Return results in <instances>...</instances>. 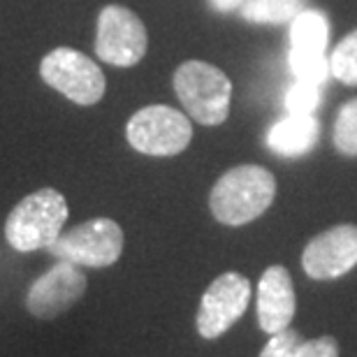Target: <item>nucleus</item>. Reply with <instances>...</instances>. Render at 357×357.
<instances>
[{"instance_id":"obj_1","label":"nucleus","mask_w":357,"mask_h":357,"mask_svg":"<svg viewBox=\"0 0 357 357\" xmlns=\"http://www.w3.org/2000/svg\"><path fill=\"white\" fill-rule=\"evenodd\" d=\"M276 195V178L260 165H239L227 169L209 195L211 213L223 225H246L262 216Z\"/></svg>"},{"instance_id":"obj_2","label":"nucleus","mask_w":357,"mask_h":357,"mask_svg":"<svg viewBox=\"0 0 357 357\" xmlns=\"http://www.w3.org/2000/svg\"><path fill=\"white\" fill-rule=\"evenodd\" d=\"M68 199L56 188H40L26 195L5 220V239L14 251L33 253L59 239L68 220Z\"/></svg>"},{"instance_id":"obj_3","label":"nucleus","mask_w":357,"mask_h":357,"mask_svg":"<svg viewBox=\"0 0 357 357\" xmlns=\"http://www.w3.org/2000/svg\"><path fill=\"white\" fill-rule=\"evenodd\" d=\"M174 91L185 112L202 126H220L230 114L232 84L223 70L204 61H185L174 73Z\"/></svg>"},{"instance_id":"obj_4","label":"nucleus","mask_w":357,"mask_h":357,"mask_svg":"<svg viewBox=\"0 0 357 357\" xmlns=\"http://www.w3.org/2000/svg\"><path fill=\"white\" fill-rule=\"evenodd\" d=\"M47 251L56 260L73 262L77 267H112L123 253V230L112 218H93L70 232H61Z\"/></svg>"},{"instance_id":"obj_5","label":"nucleus","mask_w":357,"mask_h":357,"mask_svg":"<svg viewBox=\"0 0 357 357\" xmlns=\"http://www.w3.org/2000/svg\"><path fill=\"white\" fill-rule=\"evenodd\" d=\"M42 82L63 93L70 102L91 107L105 96L107 82L98 63L86 54L70 47H59L49 52L40 63Z\"/></svg>"},{"instance_id":"obj_6","label":"nucleus","mask_w":357,"mask_h":357,"mask_svg":"<svg viewBox=\"0 0 357 357\" xmlns=\"http://www.w3.org/2000/svg\"><path fill=\"white\" fill-rule=\"evenodd\" d=\"M126 137L144 155H176L192 139V126L183 112L167 105H151L135 112L126 126Z\"/></svg>"},{"instance_id":"obj_7","label":"nucleus","mask_w":357,"mask_h":357,"mask_svg":"<svg viewBox=\"0 0 357 357\" xmlns=\"http://www.w3.org/2000/svg\"><path fill=\"white\" fill-rule=\"evenodd\" d=\"M149 33L142 19L128 7L107 5L98 17L96 54L116 68H132L144 59Z\"/></svg>"},{"instance_id":"obj_8","label":"nucleus","mask_w":357,"mask_h":357,"mask_svg":"<svg viewBox=\"0 0 357 357\" xmlns=\"http://www.w3.org/2000/svg\"><path fill=\"white\" fill-rule=\"evenodd\" d=\"M251 302V283L237 271L220 274L202 295L197 309V332L202 339H218L244 316Z\"/></svg>"},{"instance_id":"obj_9","label":"nucleus","mask_w":357,"mask_h":357,"mask_svg":"<svg viewBox=\"0 0 357 357\" xmlns=\"http://www.w3.org/2000/svg\"><path fill=\"white\" fill-rule=\"evenodd\" d=\"M89 288V278L82 267L59 260L52 269L38 276L26 295V309L33 318L52 320L79 302Z\"/></svg>"},{"instance_id":"obj_10","label":"nucleus","mask_w":357,"mask_h":357,"mask_svg":"<svg viewBox=\"0 0 357 357\" xmlns=\"http://www.w3.org/2000/svg\"><path fill=\"white\" fill-rule=\"evenodd\" d=\"M357 265V225H337L309 241L302 267L316 281H332Z\"/></svg>"},{"instance_id":"obj_11","label":"nucleus","mask_w":357,"mask_h":357,"mask_svg":"<svg viewBox=\"0 0 357 357\" xmlns=\"http://www.w3.org/2000/svg\"><path fill=\"white\" fill-rule=\"evenodd\" d=\"M295 288L288 269L274 265L265 269L258 283V325L262 332L278 334L288 330L295 318Z\"/></svg>"},{"instance_id":"obj_12","label":"nucleus","mask_w":357,"mask_h":357,"mask_svg":"<svg viewBox=\"0 0 357 357\" xmlns=\"http://www.w3.org/2000/svg\"><path fill=\"white\" fill-rule=\"evenodd\" d=\"M320 137V123L313 114L299 116L288 114L285 119L276 121L267 132V146L276 155L283 158H297V155L309 153Z\"/></svg>"},{"instance_id":"obj_13","label":"nucleus","mask_w":357,"mask_h":357,"mask_svg":"<svg viewBox=\"0 0 357 357\" xmlns=\"http://www.w3.org/2000/svg\"><path fill=\"white\" fill-rule=\"evenodd\" d=\"M330 24L318 10H302L290 24V49L302 54H325Z\"/></svg>"},{"instance_id":"obj_14","label":"nucleus","mask_w":357,"mask_h":357,"mask_svg":"<svg viewBox=\"0 0 357 357\" xmlns=\"http://www.w3.org/2000/svg\"><path fill=\"white\" fill-rule=\"evenodd\" d=\"M304 10V0H244L239 14L251 24H283Z\"/></svg>"},{"instance_id":"obj_15","label":"nucleus","mask_w":357,"mask_h":357,"mask_svg":"<svg viewBox=\"0 0 357 357\" xmlns=\"http://www.w3.org/2000/svg\"><path fill=\"white\" fill-rule=\"evenodd\" d=\"M290 70L295 73V79L323 86L327 77L332 75L330 70V56L327 54H302L290 49Z\"/></svg>"},{"instance_id":"obj_16","label":"nucleus","mask_w":357,"mask_h":357,"mask_svg":"<svg viewBox=\"0 0 357 357\" xmlns=\"http://www.w3.org/2000/svg\"><path fill=\"white\" fill-rule=\"evenodd\" d=\"M330 70L341 84L357 86V31L348 33L330 54Z\"/></svg>"},{"instance_id":"obj_17","label":"nucleus","mask_w":357,"mask_h":357,"mask_svg":"<svg viewBox=\"0 0 357 357\" xmlns=\"http://www.w3.org/2000/svg\"><path fill=\"white\" fill-rule=\"evenodd\" d=\"M332 139L344 155H357V98L339 109Z\"/></svg>"},{"instance_id":"obj_18","label":"nucleus","mask_w":357,"mask_h":357,"mask_svg":"<svg viewBox=\"0 0 357 357\" xmlns=\"http://www.w3.org/2000/svg\"><path fill=\"white\" fill-rule=\"evenodd\" d=\"M320 100H323L320 86H313V84L295 79V84H292L288 93H285V109H288V114L306 116V114H313L318 109Z\"/></svg>"},{"instance_id":"obj_19","label":"nucleus","mask_w":357,"mask_h":357,"mask_svg":"<svg viewBox=\"0 0 357 357\" xmlns=\"http://www.w3.org/2000/svg\"><path fill=\"white\" fill-rule=\"evenodd\" d=\"M299 346H302L299 332L288 327V330H283L278 334H271V339L267 341V346L262 348L260 357H297Z\"/></svg>"},{"instance_id":"obj_20","label":"nucleus","mask_w":357,"mask_h":357,"mask_svg":"<svg viewBox=\"0 0 357 357\" xmlns=\"http://www.w3.org/2000/svg\"><path fill=\"white\" fill-rule=\"evenodd\" d=\"M297 357H339V346L334 337H318L311 341H302Z\"/></svg>"},{"instance_id":"obj_21","label":"nucleus","mask_w":357,"mask_h":357,"mask_svg":"<svg viewBox=\"0 0 357 357\" xmlns=\"http://www.w3.org/2000/svg\"><path fill=\"white\" fill-rule=\"evenodd\" d=\"M209 5L216 12H234L244 5V0H209Z\"/></svg>"}]
</instances>
